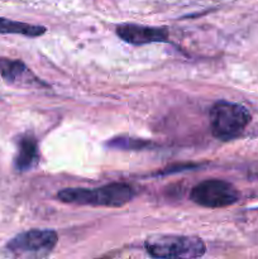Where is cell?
<instances>
[{
    "instance_id": "6da1fadb",
    "label": "cell",
    "mask_w": 258,
    "mask_h": 259,
    "mask_svg": "<svg viewBox=\"0 0 258 259\" xmlns=\"http://www.w3.org/2000/svg\"><path fill=\"white\" fill-rule=\"evenodd\" d=\"M134 187L124 182H113L96 189H65L57 194V199L65 204L89 206L120 207L136 197Z\"/></svg>"
},
{
    "instance_id": "7a4b0ae2",
    "label": "cell",
    "mask_w": 258,
    "mask_h": 259,
    "mask_svg": "<svg viewBox=\"0 0 258 259\" xmlns=\"http://www.w3.org/2000/svg\"><path fill=\"white\" fill-rule=\"evenodd\" d=\"M250 120L252 115L245 106L225 100L217 101L209 113L210 131L220 141H232L240 137Z\"/></svg>"
},
{
    "instance_id": "3957f363",
    "label": "cell",
    "mask_w": 258,
    "mask_h": 259,
    "mask_svg": "<svg viewBox=\"0 0 258 259\" xmlns=\"http://www.w3.org/2000/svg\"><path fill=\"white\" fill-rule=\"evenodd\" d=\"M147 253L153 258H200L206 245L200 238L191 235H152L144 242Z\"/></svg>"
},
{
    "instance_id": "277c9868",
    "label": "cell",
    "mask_w": 258,
    "mask_h": 259,
    "mask_svg": "<svg viewBox=\"0 0 258 259\" xmlns=\"http://www.w3.org/2000/svg\"><path fill=\"white\" fill-rule=\"evenodd\" d=\"M58 242L55 230L32 229L15 235L7 243V250L18 257L46 258Z\"/></svg>"
},
{
    "instance_id": "5b68a950",
    "label": "cell",
    "mask_w": 258,
    "mask_h": 259,
    "mask_svg": "<svg viewBox=\"0 0 258 259\" xmlns=\"http://www.w3.org/2000/svg\"><path fill=\"white\" fill-rule=\"evenodd\" d=\"M190 199L199 206L220 209L234 205L239 200V192L223 180H205L191 190Z\"/></svg>"
},
{
    "instance_id": "8992f818",
    "label": "cell",
    "mask_w": 258,
    "mask_h": 259,
    "mask_svg": "<svg viewBox=\"0 0 258 259\" xmlns=\"http://www.w3.org/2000/svg\"><path fill=\"white\" fill-rule=\"evenodd\" d=\"M115 33L121 40L133 46L164 43L169 40V33L167 28L148 27V25L134 24V23L119 24Z\"/></svg>"
},
{
    "instance_id": "52a82bcc",
    "label": "cell",
    "mask_w": 258,
    "mask_h": 259,
    "mask_svg": "<svg viewBox=\"0 0 258 259\" xmlns=\"http://www.w3.org/2000/svg\"><path fill=\"white\" fill-rule=\"evenodd\" d=\"M0 76L9 85L38 86V88L47 86L20 60L0 57Z\"/></svg>"
},
{
    "instance_id": "ba28073f",
    "label": "cell",
    "mask_w": 258,
    "mask_h": 259,
    "mask_svg": "<svg viewBox=\"0 0 258 259\" xmlns=\"http://www.w3.org/2000/svg\"><path fill=\"white\" fill-rule=\"evenodd\" d=\"M39 161L38 142L33 134H23L18 139V151L14 158V168L18 172H27L34 168Z\"/></svg>"
},
{
    "instance_id": "9c48e42d",
    "label": "cell",
    "mask_w": 258,
    "mask_h": 259,
    "mask_svg": "<svg viewBox=\"0 0 258 259\" xmlns=\"http://www.w3.org/2000/svg\"><path fill=\"white\" fill-rule=\"evenodd\" d=\"M45 33L46 28L43 25L29 24V23L0 18V34H19L24 35V37L35 38L45 34Z\"/></svg>"
},
{
    "instance_id": "30bf717a",
    "label": "cell",
    "mask_w": 258,
    "mask_h": 259,
    "mask_svg": "<svg viewBox=\"0 0 258 259\" xmlns=\"http://www.w3.org/2000/svg\"><path fill=\"white\" fill-rule=\"evenodd\" d=\"M106 146L114 149H120V151H142L152 147L149 141L137 138H126V137H116L106 143Z\"/></svg>"
}]
</instances>
